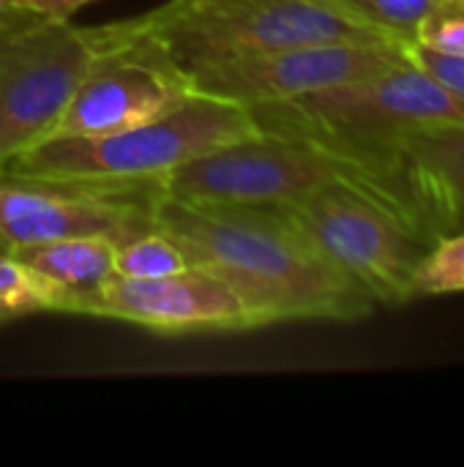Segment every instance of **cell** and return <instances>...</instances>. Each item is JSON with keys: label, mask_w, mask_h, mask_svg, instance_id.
<instances>
[{"label": "cell", "mask_w": 464, "mask_h": 467, "mask_svg": "<svg viewBox=\"0 0 464 467\" xmlns=\"http://www.w3.org/2000/svg\"><path fill=\"white\" fill-rule=\"evenodd\" d=\"M44 312H60L57 293L16 257L0 252V326Z\"/></svg>", "instance_id": "15"}, {"label": "cell", "mask_w": 464, "mask_h": 467, "mask_svg": "<svg viewBox=\"0 0 464 467\" xmlns=\"http://www.w3.org/2000/svg\"><path fill=\"white\" fill-rule=\"evenodd\" d=\"M14 8H16V0H0V36L5 33L11 16H14Z\"/></svg>", "instance_id": "21"}, {"label": "cell", "mask_w": 464, "mask_h": 467, "mask_svg": "<svg viewBox=\"0 0 464 467\" xmlns=\"http://www.w3.org/2000/svg\"><path fill=\"white\" fill-rule=\"evenodd\" d=\"M153 224L189 265L230 285L260 328L290 320H364L375 298L328 263L279 208L208 205L161 197Z\"/></svg>", "instance_id": "1"}, {"label": "cell", "mask_w": 464, "mask_h": 467, "mask_svg": "<svg viewBox=\"0 0 464 467\" xmlns=\"http://www.w3.org/2000/svg\"><path fill=\"white\" fill-rule=\"evenodd\" d=\"M82 315L123 320L159 334L260 328L254 312L230 285L194 265L159 279H129L112 274L85 304Z\"/></svg>", "instance_id": "12"}, {"label": "cell", "mask_w": 464, "mask_h": 467, "mask_svg": "<svg viewBox=\"0 0 464 467\" xmlns=\"http://www.w3.org/2000/svg\"><path fill=\"white\" fill-rule=\"evenodd\" d=\"M260 131L309 140L366 172L407 134L464 123V99L416 66L399 63L372 77L350 79L290 101L249 109ZM372 197V189H369Z\"/></svg>", "instance_id": "2"}, {"label": "cell", "mask_w": 464, "mask_h": 467, "mask_svg": "<svg viewBox=\"0 0 464 467\" xmlns=\"http://www.w3.org/2000/svg\"><path fill=\"white\" fill-rule=\"evenodd\" d=\"M353 19L405 47L413 44L424 19L443 0H336Z\"/></svg>", "instance_id": "14"}, {"label": "cell", "mask_w": 464, "mask_h": 467, "mask_svg": "<svg viewBox=\"0 0 464 467\" xmlns=\"http://www.w3.org/2000/svg\"><path fill=\"white\" fill-rule=\"evenodd\" d=\"M112 25H74L16 5L0 36V167L52 137Z\"/></svg>", "instance_id": "5"}, {"label": "cell", "mask_w": 464, "mask_h": 467, "mask_svg": "<svg viewBox=\"0 0 464 467\" xmlns=\"http://www.w3.org/2000/svg\"><path fill=\"white\" fill-rule=\"evenodd\" d=\"M145 27L186 68L314 44H394L336 0H170Z\"/></svg>", "instance_id": "4"}, {"label": "cell", "mask_w": 464, "mask_h": 467, "mask_svg": "<svg viewBox=\"0 0 464 467\" xmlns=\"http://www.w3.org/2000/svg\"><path fill=\"white\" fill-rule=\"evenodd\" d=\"M372 197L427 246L464 230V123L407 134L369 167Z\"/></svg>", "instance_id": "11"}, {"label": "cell", "mask_w": 464, "mask_h": 467, "mask_svg": "<svg viewBox=\"0 0 464 467\" xmlns=\"http://www.w3.org/2000/svg\"><path fill=\"white\" fill-rule=\"evenodd\" d=\"M405 57L410 66H416L418 71L429 74L435 82H440L446 90L457 93L464 99V55H449V52H438L432 47L424 44H405L402 47Z\"/></svg>", "instance_id": "19"}, {"label": "cell", "mask_w": 464, "mask_h": 467, "mask_svg": "<svg viewBox=\"0 0 464 467\" xmlns=\"http://www.w3.org/2000/svg\"><path fill=\"white\" fill-rule=\"evenodd\" d=\"M0 252H3V249H0Z\"/></svg>", "instance_id": "22"}, {"label": "cell", "mask_w": 464, "mask_h": 467, "mask_svg": "<svg viewBox=\"0 0 464 467\" xmlns=\"http://www.w3.org/2000/svg\"><path fill=\"white\" fill-rule=\"evenodd\" d=\"M464 293V230L438 238L416 268L413 296Z\"/></svg>", "instance_id": "17"}, {"label": "cell", "mask_w": 464, "mask_h": 467, "mask_svg": "<svg viewBox=\"0 0 464 467\" xmlns=\"http://www.w3.org/2000/svg\"><path fill=\"white\" fill-rule=\"evenodd\" d=\"M399 63H405L399 44H314L200 66L189 77L194 93L252 109L372 77Z\"/></svg>", "instance_id": "10"}, {"label": "cell", "mask_w": 464, "mask_h": 467, "mask_svg": "<svg viewBox=\"0 0 464 467\" xmlns=\"http://www.w3.org/2000/svg\"><path fill=\"white\" fill-rule=\"evenodd\" d=\"M416 44L449 55H464V0H443L418 27Z\"/></svg>", "instance_id": "18"}, {"label": "cell", "mask_w": 464, "mask_h": 467, "mask_svg": "<svg viewBox=\"0 0 464 467\" xmlns=\"http://www.w3.org/2000/svg\"><path fill=\"white\" fill-rule=\"evenodd\" d=\"M328 183H350L369 194L366 172L309 140L257 131L213 148L172 170L164 197L208 205H293Z\"/></svg>", "instance_id": "6"}, {"label": "cell", "mask_w": 464, "mask_h": 467, "mask_svg": "<svg viewBox=\"0 0 464 467\" xmlns=\"http://www.w3.org/2000/svg\"><path fill=\"white\" fill-rule=\"evenodd\" d=\"M279 211L375 304L402 306L416 298V268L429 246L366 192L328 183Z\"/></svg>", "instance_id": "7"}, {"label": "cell", "mask_w": 464, "mask_h": 467, "mask_svg": "<svg viewBox=\"0 0 464 467\" xmlns=\"http://www.w3.org/2000/svg\"><path fill=\"white\" fill-rule=\"evenodd\" d=\"M257 131L246 107L194 93L178 109L123 131L49 137L3 164L0 172L107 186H161L186 161Z\"/></svg>", "instance_id": "3"}, {"label": "cell", "mask_w": 464, "mask_h": 467, "mask_svg": "<svg viewBox=\"0 0 464 467\" xmlns=\"http://www.w3.org/2000/svg\"><path fill=\"white\" fill-rule=\"evenodd\" d=\"M191 268L183 249L161 230L142 233L115 249V274L129 279H159Z\"/></svg>", "instance_id": "16"}, {"label": "cell", "mask_w": 464, "mask_h": 467, "mask_svg": "<svg viewBox=\"0 0 464 467\" xmlns=\"http://www.w3.org/2000/svg\"><path fill=\"white\" fill-rule=\"evenodd\" d=\"M115 249L109 238H60L8 252L60 298V315H82L85 304L115 274Z\"/></svg>", "instance_id": "13"}, {"label": "cell", "mask_w": 464, "mask_h": 467, "mask_svg": "<svg viewBox=\"0 0 464 467\" xmlns=\"http://www.w3.org/2000/svg\"><path fill=\"white\" fill-rule=\"evenodd\" d=\"M194 96L189 71L145 27L142 16L112 22L52 137H96L156 120ZM49 140V137H46Z\"/></svg>", "instance_id": "8"}, {"label": "cell", "mask_w": 464, "mask_h": 467, "mask_svg": "<svg viewBox=\"0 0 464 467\" xmlns=\"http://www.w3.org/2000/svg\"><path fill=\"white\" fill-rule=\"evenodd\" d=\"M88 3H93V0H16V5L27 8L30 14L52 16V19H71Z\"/></svg>", "instance_id": "20"}, {"label": "cell", "mask_w": 464, "mask_h": 467, "mask_svg": "<svg viewBox=\"0 0 464 467\" xmlns=\"http://www.w3.org/2000/svg\"><path fill=\"white\" fill-rule=\"evenodd\" d=\"M161 186H107L0 172V249L60 238H109L118 246L150 233Z\"/></svg>", "instance_id": "9"}]
</instances>
